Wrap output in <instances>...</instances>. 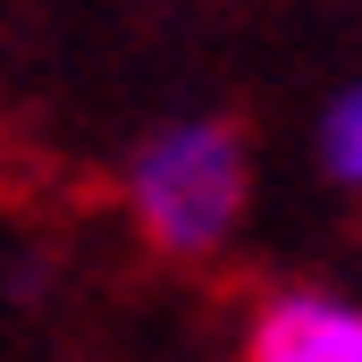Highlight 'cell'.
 Here are the masks:
<instances>
[{
  "instance_id": "obj_2",
  "label": "cell",
  "mask_w": 362,
  "mask_h": 362,
  "mask_svg": "<svg viewBox=\"0 0 362 362\" xmlns=\"http://www.w3.org/2000/svg\"><path fill=\"white\" fill-rule=\"evenodd\" d=\"M245 362H362V303L320 295V286L270 295L245 337Z\"/></svg>"
},
{
  "instance_id": "obj_1",
  "label": "cell",
  "mask_w": 362,
  "mask_h": 362,
  "mask_svg": "<svg viewBox=\"0 0 362 362\" xmlns=\"http://www.w3.org/2000/svg\"><path fill=\"white\" fill-rule=\"evenodd\" d=\"M245 185H253V169H245L236 127H228V118H177V127H160V135L135 152V169H127V211H135V228H144L160 253L202 262V253H219V245L236 236Z\"/></svg>"
},
{
  "instance_id": "obj_3",
  "label": "cell",
  "mask_w": 362,
  "mask_h": 362,
  "mask_svg": "<svg viewBox=\"0 0 362 362\" xmlns=\"http://www.w3.org/2000/svg\"><path fill=\"white\" fill-rule=\"evenodd\" d=\"M320 160H329L337 185H362V93H346V101L329 110V127H320Z\"/></svg>"
}]
</instances>
